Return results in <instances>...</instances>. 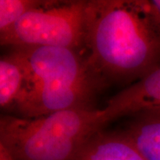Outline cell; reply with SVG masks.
<instances>
[{
    "label": "cell",
    "instance_id": "obj_2",
    "mask_svg": "<svg viewBox=\"0 0 160 160\" xmlns=\"http://www.w3.org/2000/svg\"><path fill=\"white\" fill-rule=\"evenodd\" d=\"M104 126L102 110L92 107L33 118L2 116L0 144L13 160H73L86 140Z\"/></svg>",
    "mask_w": 160,
    "mask_h": 160
},
{
    "label": "cell",
    "instance_id": "obj_9",
    "mask_svg": "<svg viewBox=\"0 0 160 160\" xmlns=\"http://www.w3.org/2000/svg\"><path fill=\"white\" fill-rule=\"evenodd\" d=\"M26 86L25 71L19 59L11 52L0 60V106L14 109Z\"/></svg>",
    "mask_w": 160,
    "mask_h": 160
},
{
    "label": "cell",
    "instance_id": "obj_4",
    "mask_svg": "<svg viewBox=\"0 0 160 160\" xmlns=\"http://www.w3.org/2000/svg\"><path fill=\"white\" fill-rule=\"evenodd\" d=\"M12 52L25 71V88L56 82H78L91 79L102 82L91 70L87 58L81 57L77 50L33 47L13 48Z\"/></svg>",
    "mask_w": 160,
    "mask_h": 160
},
{
    "label": "cell",
    "instance_id": "obj_3",
    "mask_svg": "<svg viewBox=\"0 0 160 160\" xmlns=\"http://www.w3.org/2000/svg\"><path fill=\"white\" fill-rule=\"evenodd\" d=\"M85 5V0H48L0 33V43L13 48L61 47L77 51L84 45Z\"/></svg>",
    "mask_w": 160,
    "mask_h": 160
},
{
    "label": "cell",
    "instance_id": "obj_12",
    "mask_svg": "<svg viewBox=\"0 0 160 160\" xmlns=\"http://www.w3.org/2000/svg\"><path fill=\"white\" fill-rule=\"evenodd\" d=\"M0 160H13L8 151L1 144H0Z\"/></svg>",
    "mask_w": 160,
    "mask_h": 160
},
{
    "label": "cell",
    "instance_id": "obj_6",
    "mask_svg": "<svg viewBox=\"0 0 160 160\" xmlns=\"http://www.w3.org/2000/svg\"><path fill=\"white\" fill-rule=\"evenodd\" d=\"M102 110L103 125L143 112L160 110V62L147 74L117 93Z\"/></svg>",
    "mask_w": 160,
    "mask_h": 160
},
{
    "label": "cell",
    "instance_id": "obj_8",
    "mask_svg": "<svg viewBox=\"0 0 160 160\" xmlns=\"http://www.w3.org/2000/svg\"><path fill=\"white\" fill-rule=\"evenodd\" d=\"M121 131L146 160H160V110L133 116Z\"/></svg>",
    "mask_w": 160,
    "mask_h": 160
},
{
    "label": "cell",
    "instance_id": "obj_7",
    "mask_svg": "<svg viewBox=\"0 0 160 160\" xmlns=\"http://www.w3.org/2000/svg\"><path fill=\"white\" fill-rule=\"evenodd\" d=\"M73 160H146L120 131L99 130L86 140Z\"/></svg>",
    "mask_w": 160,
    "mask_h": 160
},
{
    "label": "cell",
    "instance_id": "obj_10",
    "mask_svg": "<svg viewBox=\"0 0 160 160\" xmlns=\"http://www.w3.org/2000/svg\"><path fill=\"white\" fill-rule=\"evenodd\" d=\"M48 0H0V33L12 27L28 12L45 5Z\"/></svg>",
    "mask_w": 160,
    "mask_h": 160
},
{
    "label": "cell",
    "instance_id": "obj_1",
    "mask_svg": "<svg viewBox=\"0 0 160 160\" xmlns=\"http://www.w3.org/2000/svg\"><path fill=\"white\" fill-rule=\"evenodd\" d=\"M84 45L103 82L133 83L160 62V31L145 0L86 1Z\"/></svg>",
    "mask_w": 160,
    "mask_h": 160
},
{
    "label": "cell",
    "instance_id": "obj_11",
    "mask_svg": "<svg viewBox=\"0 0 160 160\" xmlns=\"http://www.w3.org/2000/svg\"><path fill=\"white\" fill-rule=\"evenodd\" d=\"M147 5L152 19L160 31V0L147 1Z\"/></svg>",
    "mask_w": 160,
    "mask_h": 160
},
{
    "label": "cell",
    "instance_id": "obj_5",
    "mask_svg": "<svg viewBox=\"0 0 160 160\" xmlns=\"http://www.w3.org/2000/svg\"><path fill=\"white\" fill-rule=\"evenodd\" d=\"M103 82L91 79L56 82L26 88L14 110L19 117L33 118L66 110L91 107L90 103Z\"/></svg>",
    "mask_w": 160,
    "mask_h": 160
}]
</instances>
